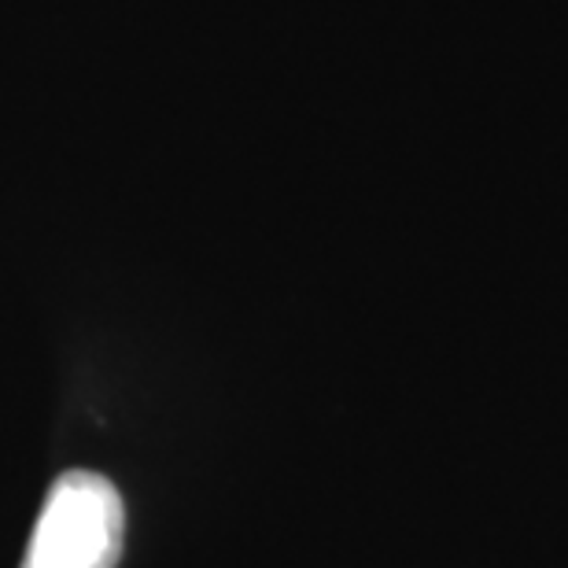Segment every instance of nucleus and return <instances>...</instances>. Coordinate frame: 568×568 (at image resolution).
<instances>
[{"instance_id":"obj_1","label":"nucleus","mask_w":568,"mask_h":568,"mask_svg":"<svg viewBox=\"0 0 568 568\" xmlns=\"http://www.w3.org/2000/svg\"><path fill=\"white\" fill-rule=\"evenodd\" d=\"M122 531L126 509L115 484L97 473H67L44 498L22 568H115Z\"/></svg>"}]
</instances>
